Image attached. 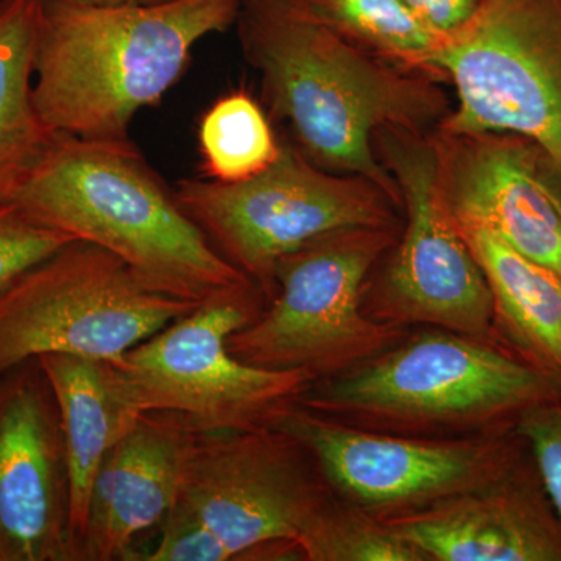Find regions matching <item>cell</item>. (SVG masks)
Masks as SVG:
<instances>
[{"label":"cell","mask_w":561,"mask_h":561,"mask_svg":"<svg viewBox=\"0 0 561 561\" xmlns=\"http://www.w3.org/2000/svg\"><path fill=\"white\" fill-rule=\"evenodd\" d=\"M236 25L268 113L289 124L301 153L323 171L370 180L402 209L375 138L434 131L453 110L438 80L354 46L302 0H242Z\"/></svg>","instance_id":"1"},{"label":"cell","mask_w":561,"mask_h":561,"mask_svg":"<svg viewBox=\"0 0 561 561\" xmlns=\"http://www.w3.org/2000/svg\"><path fill=\"white\" fill-rule=\"evenodd\" d=\"M242 0L87 5L43 0L33 102L54 133L128 139L140 110L180 80L192 49L236 24Z\"/></svg>","instance_id":"2"},{"label":"cell","mask_w":561,"mask_h":561,"mask_svg":"<svg viewBox=\"0 0 561 561\" xmlns=\"http://www.w3.org/2000/svg\"><path fill=\"white\" fill-rule=\"evenodd\" d=\"M11 203L119 256L149 289L202 302L250 279L214 249L128 139L57 133Z\"/></svg>","instance_id":"3"},{"label":"cell","mask_w":561,"mask_h":561,"mask_svg":"<svg viewBox=\"0 0 561 561\" xmlns=\"http://www.w3.org/2000/svg\"><path fill=\"white\" fill-rule=\"evenodd\" d=\"M560 397L556 376L500 343L424 327L317 379L297 404L357 430L445 440L507 434L524 412Z\"/></svg>","instance_id":"4"},{"label":"cell","mask_w":561,"mask_h":561,"mask_svg":"<svg viewBox=\"0 0 561 561\" xmlns=\"http://www.w3.org/2000/svg\"><path fill=\"white\" fill-rule=\"evenodd\" d=\"M402 227L342 228L312 239L276 265V294L256 320L228 339L232 356L268 370L324 379L364 364L408 335L368 319L365 283Z\"/></svg>","instance_id":"5"},{"label":"cell","mask_w":561,"mask_h":561,"mask_svg":"<svg viewBox=\"0 0 561 561\" xmlns=\"http://www.w3.org/2000/svg\"><path fill=\"white\" fill-rule=\"evenodd\" d=\"M265 306L251 279L214 294L128 351L122 364L139 411L176 412L198 434L268 427L316 378L268 370L232 356L228 339Z\"/></svg>","instance_id":"6"},{"label":"cell","mask_w":561,"mask_h":561,"mask_svg":"<svg viewBox=\"0 0 561 561\" xmlns=\"http://www.w3.org/2000/svg\"><path fill=\"white\" fill-rule=\"evenodd\" d=\"M375 151L400 187L404 224L381 271L365 283L362 311L391 327L500 343L489 283L443 195L431 133L381 130Z\"/></svg>","instance_id":"7"},{"label":"cell","mask_w":561,"mask_h":561,"mask_svg":"<svg viewBox=\"0 0 561 561\" xmlns=\"http://www.w3.org/2000/svg\"><path fill=\"white\" fill-rule=\"evenodd\" d=\"M175 197L214 249L275 297L276 265L327 232L402 227L401 208L370 180L323 171L294 144H283L267 171L241 183L186 179Z\"/></svg>","instance_id":"8"},{"label":"cell","mask_w":561,"mask_h":561,"mask_svg":"<svg viewBox=\"0 0 561 561\" xmlns=\"http://www.w3.org/2000/svg\"><path fill=\"white\" fill-rule=\"evenodd\" d=\"M197 305L149 289L119 256L77 239L0 291V373L46 354L122 364Z\"/></svg>","instance_id":"9"},{"label":"cell","mask_w":561,"mask_h":561,"mask_svg":"<svg viewBox=\"0 0 561 561\" xmlns=\"http://www.w3.org/2000/svg\"><path fill=\"white\" fill-rule=\"evenodd\" d=\"M426 69L457 94L435 130L511 133L561 160V0H479Z\"/></svg>","instance_id":"10"},{"label":"cell","mask_w":561,"mask_h":561,"mask_svg":"<svg viewBox=\"0 0 561 561\" xmlns=\"http://www.w3.org/2000/svg\"><path fill=\"white\" fill-rule=\"evenodd\" d=\"M334 491L306 446L275 427L197 434L172 507L219 538L230 560H301L298 538Z\"/></svg>","instance_id":"11"},{"label":"cell","mask_w":561,"mask_h":561,"mask_svg":"<svg viewBox=\"0 0 561 561\" xmlns=\"http://www.w3.org/2000/svg\"><path fill=\"white\" fill-rule=\"evenodd\" d=\"M312 454L335 496L390 518L500 478L527 454L515 432L478 438H416L346 426L297 402L272 421Z\"/></svg>","instance_id":"12"},{"label":"cell","mask_w":561,"mask_h":561,"mask_svg":"<svg viewBox=\"0 0 561 561\" xmlns=\"http://www.w3.org/2000/svg\"><path fill=\"white\" fill-rule=\"evenodd\" d=\"M57 398L38 359L0 373V561H72Z\"/></svg>","instance_id":"13"},{"label":"cell","mask_w":561,"mask_h":561,"mask_svg":"<svg viewBox=\"0 0 561 561\" xmlns=\"http://www.w3.org/2000/svg\"><path fill=\"white\" fill-rule=\"evenodd\" d=\"M443 195L456 220L474 221L561 278V205L546 153L511 133H431Z\"/></svg>","instance_id":"14"},{"label":"cell","mask_w":561,"mask_h":561,"mask_svg":"<svg viewBox=\"0 0 561 561\" xmlns=\"http://www.w3.org/2000/svg\"><path fill=\"white\" fill-rule=\"evenodd\" d=\"M381 522L430 561H561V518L529 451L485 485Z\"/></svg>","instance_id":"15"},{"label":"cell","mask_w":561,"mask_h":561,"mask_svg":"<svg viewBox=\"0 0 561 561\" xmlns=\"http://www.w3.org/2000/svg\"><path fill=\"white\" fill-rule=\"evenodd\" d=\"M197 434L180 413H140L99 467L77 560H139L136 538L171 512Z\"/></svg>","instance_id":"16"},{"label":"cell","mask_w":561,"mask_h":561,"mask_svg":"<svg viewBox=\"0 0 561 561\" xmlns=\"http://www.w3.org/2000/svg\"><path fill=\"white\" fill-rule=\"evenodd\" d=\"M38 360L60 409L70 481V538L77 560L99 467L142 411L113 362L73 354H46Z\"/></svg>","instance_id":"17"},{"label":"cell","mask_w":561,"mask_h":561,"mask_svg":"<svg viewBox=\"0 0 561 561\" xmlns=\"http://www.w3.org/2000/svg\"><path fill=\"white\" fill-rule=\"evenodd\" d=\"M456 219V217H454ZM491 290L497 342L561 382V278L474 221L456 220Z\"/></svg>","instance_id":"18"},{"label":"cell","mask_w":561,"mask_h":561,"mask_svg":"<svg viewBox=\"0 0 561 561\" xmlns=\"http://www.w3.org/2000/svg\"><path fill=\"white\" fill-rule=\"evenodd\" d=\"M41 2L0 0V202H11L57 138L33 102Z\"/></svg>","instance_id":"19"},{"label":"cell","mask_w":561,"mask_h":561,"mask_svg":"<svg viewBox=\"0 0 561 561\" xmlns=\"http://www.w3.org/2000/svg\"><path fill=\"white\" fill-rule=\"evenodd\" d=\"M312 16L368 54L427 73L448 33L431 27L402 0H302ZM430 76V73H427Z\"/></svg>","instance_id":"20"},{"label":"cell","mask_w":561,"mask_h":561,"mask_svg":"<svg viewBox=\"0 0 561 561\" xmlns=\"http://www.w3.org/2000/svg\"><path fill=\"white\" fill-rule=\"evenodd\" d=\"M280 146L260 103L247 92L225 95L203 116L201 150L208 180L254 179L278 160Z\"/></svg>","instance_id":"21"},{"label":"cell","mask_w":561,"mask_h":561,"mask_svg":"<svg viewBox=\"0 0 561 561\" xmlns=\"http://www.w3.org/2000/svg\"><path fill=\"white\" fill-rule=\"evenodd\" d=\"M306 561H430L370 513L334 496L298 538Z\"/></svg>","instance_id":"22"},{"label":"cell","mask_w":561,"mask_h":561,"mask_svg":"<svg viewBox=\"0 0 561 561\" xmlns=\"http://www.w3.org/2000/svg\"><path fill=\"white\" fill-rule=\"evenodd\" d=\"M68 232L33 219L11 202H0V291L69 242Z\"/></svg>","instance_id":"23"},{"label":"cell","mask_w":561,"mask_h":561,"mask_svg":"<svg viewBox=\"0 0 561 561\" xmlns=\"http://www.w3.org/2000/svg\"><path fill=\"white\" fill-rule=\"evenodd\" d=\"M513 432L526 445L546 494L561 518V397L524 412Z\"/></svg>","instance_id":"24"},{"label":"cell","mask_w":561,"mask_h":561,"mask_svg":"<svg viewBox=\"0 0 561 561\" xmlns=\"http://www.w3.org/2000/svg\"><path fill=\"white\" fill-rule=\"evenodd\" d=\"M160 529L161 538L157 548L144 560L231 561L219 538L180 508H171Z\"/></svg>","instance_id":"25"},{"label":"cell","mask_w":561,"mask_h":561,"mask_svg":"<svg viewBox=\"0 0 561 561\" xmlns=\"http://www.w3.org/2000/svg\"><path fill=\"white\" fill-rule=\"evenodd\" d=\"M431 27L440 32H453L470 20L478 9L479 0H402Z\"/></svg>","instance_id":"26"},{"label":"cell","mask_w":561,"mask_h":561,"mask_svg":"<svg viewBox=\"0 0 561 561\" xmlns=\"http://www.w3.org/2000/svg\"><path fill=\"white\" fill-rule=\"evenodd\" d=\"M546 173H548L549 183H551L561 205V160H553L549 154H546Z\"/></svg>","instance_id":"27"},{"label":"cell","mask_w":561,"mask_h":561,"mask_svg":"<svg viewBox=\"0 0 561 561\" xmlns=\"http://www.w3.org/2000/svg\"><path fill=\"white\" fill-rule=\"evenodd\" d=\"M66 2L87 3V5H144V3L165 2V0H66Z\"/></svg>","instance_id":"28"}]
</instances>
